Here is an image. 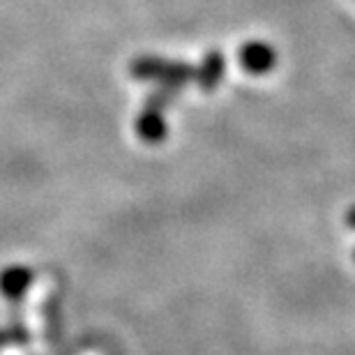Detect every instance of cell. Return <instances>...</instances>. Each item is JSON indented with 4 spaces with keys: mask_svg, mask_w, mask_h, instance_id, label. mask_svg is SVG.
I'll return each mask as SVG.
<instances>
[{
    "mask_svg": "<svg viewBox=\"0 0 355 355\" xmlns=\"http://www.w3.org/2000/svg\"><path fill=\"white\" fill-rule=\"evenodd\" d=\"M130 76L134 81L159 83L162 88L180 92L189 81H194V67L182 60H168L162 55H137L130 62Z\"/></svg>",
    "mask_w": 355,
    "mask_h": 355,
    "instance_id": "cell-1",
    "label": "cell"
},
{
    "mask_svg": "<svg viewBox=\"0 0 355 355\" xmlns=\"http://www.w3.org/2000/svg\"><path fill=\"white\" fill-rule=\"evenodd\" d=\"M238 62L247 74L266 76L277 67V51L268 42L252 40V42H245V44L238 49Z\"/></svg>",
    "mask_w": 355,
    "mask_h": 355,
    "instance_id": "cell-2",
    "label": "cell"
},
{
    "mask_svg": "<svg viewBox=\"0 0 355 355\" xmlns=\"http://www.w3.org/2000/svg\"><path fill=\"white\" fill-rule=\"evenodd\" d=\"M134 132H137V137L144 141V144H150V146L162 144V141L168 137L164 111L157 109V106L146 104L137 116V120H134Z\"/></svg>",
    "mask_w": 355,
    "mask_h": 355,
    "instance_id": "cell-3",
    "label": "cell"
},
{
    "mask_svg": "<svg viewBox=\"0 0 355 355\" xmlns=\"http://www.w3.org/2000/svg\"><path fill=\"white\" fill-rule=\"evenodd\" d=\"M226 74V58L219 49H210L203 53L198 67H194V81L203 92H212L222 83Z\"/></svg>",
    "mask_w": 355,
    "mask_h": 355,
    "instance_id": "cell-4",
    "label": "cell"
},
{
    "mask_svg": "<svg viewBox=\"0 0 355 355\" xmlns=\"http://www.w3.org/2000/svg\"><path fill=\"white\" fill-rule=\"evenodd\" d=\"M33 284V270L24 266H12L0 272V291L5 297H21Z\"/></svg>",
    "mask_w": 355,
    "mask_h": 355,
    "instance_id": "cell-5",
    "label": "cell"
},
{
    "mask_svg": "<svg viewBox=\"0 0 355 355\" xmlns=\"http://www.w3.org/2000/svg\"><path fill=\"white\" fill-rule=\"evenodd\" d=\"M346 226H349V229H355V205L346 212Z\"/></svg>",
    "mask_w": 355,
    "mask_h": 355,
    "instance_id": "cell-6",
    "label": "cell"
},
{
    "mask_svg": "<svg viewBox=\"0 0 355 355\" xmlns=\"http://www.w3.org/2000/svg\"><path fill=\"white\" fill-rule=\"evenodd\" d=\"M353 261H355V252H353Z\"/></svg>",
    "mask_w": 355,
    "mask_h": 355,
    "instance_id": "cell-7",
    "label": "cell"
}]
</instances>
